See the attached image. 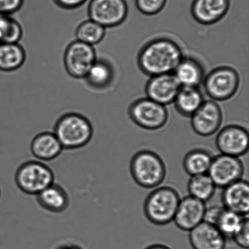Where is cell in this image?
I'll list each match as a JSON object with an SVG mask.
<instances>
[{
	"label": "cell",
	"mask_w": 249,
	"mask_h": 249,
	"mask_svg": "<svg viewBox=\"0 0 249 249\" xmlns=\"http://www.w3.org/2000/svg\"><path fill=\"white\" fill-rule=\"evenodd\" d=\"M184 57L181 46L173 39L160 36L149 40L139 50L137 63L148 76L173 73Z\"/></svg>",
	"instance_id": "6da1fadb"
},
{
	"label": "cell",
	"mask_w": 249,
	"mask_h": 249,
	"mask_svg": "<svg viewBox=\"0 0 249 249\" xmlns=\"http://www.w3.org/2000/svg\"><path fill=\"white\" fill-rule=\"evenodd\" d=\"M53 133L63 150H77L86 146L91 141L94 128L89 119L81 114L68 113L56 122Z\"/></svg>",
	"instance_id": "7a4b0ae2"
},
{
	"label": "cell",
	"mask_w": 249,
	"mask_h": 249,
	"mask_svg": "<svg viewBox=\"0 0 249 249\" xmlns=\"http://www.w3.org/2000/svg\"><path fill=\"white\" fill-rule=\"evenodd\" d=\"M129 170L134 182L146 189L160 187L167 176L164 161L153 151H139L132 157Z\"/></svg>",
	"instance_id": "3957f363"
},
{
	"label": "cell",
	"mask_w": 249,
	"mask_h": 249,
	"mask_svg": "<svg viewBox=\"0 0 249 249\" xmlns=\"http://www.w3.org/2000/svg\"><path fill=\"white\" fill-rule=\"evenodd\" d=\"M179 192L170 186L156 188L146 196L144 214L151 223L165 226L174 220L180 201Z\"/></svg>",
	"instance_id": "277c9868"
},
{
	"label": "cell",
	"mask_w": 249,
	"mask_h": 249,
	"mask_svg": "<svg viewBox=\"0 0 249 249\" xmlns=\"http://www.w3.org/2000/svg\"><path fill=\"white\" fill-rule=\"evenodd\" d=\"M50 167L40 161L29 160L17 169L15 180L17 187L27 195H36L54 182Z\"/></svg>",
	"instance_id": "5b68a950"
},
{
	"label": "cell",
	"mask_w": 249,
	"mask_h": 249,
	"mask_svg": "<svg viewBox=\"0 0 249 249\" xmlns=\"http://www.w3.org/2000/svg\"><path fill=\"white\" fill-rule=\"evenodd\" d=\"M240 75L235 68L223 66L214 68L204 77V88L213 101L223 102L232 98L240 86Z\"/></svg>",
	"instance_id": "8992f818"
},
{
	"label": "cell",
	"mask_w": 249,
	"mask_h": 249,
	"mask_svg": "<svg viewBox=\"0 0 249 249\" xmlns=\"http://www.w3.org/2000/svg\"><path fill=\"white\" fill-rule=\"evenodd\" d=\"M128 115L137 125L149 131L162 128L169 119L165 106L148 97L139 98L132 102L129 107Z\"/></svg>",
	"instance_id": "52a82bcc"
},
{
	"label": "cell",
	"mask_w": 249,
	"mask_h": 249,
	"mask_svg": "<svg viewBox=\"0 0 249 249\" xmlns=\"http://www.w3.org/2000/svg\"><path fill=\"white\" fill-rule=\"evenodd\" d=\"M97 59L94 46L75 40L66 48L63 63L66 71L74 79H84Z\"/></svg>",
	"instance_id": "ba28073f"
},
{
	"label": "cell",
	"mask_w": 249,
	"mask_h": 249,
	"mask_svg": "<svg viewBox=\"0 0 249 249\" xmlns=\"http://www.w3.org/2000/svg\"><path fill=\"white\" fill-rule=\"evenodd\" d=\"M128 11L126 0H91L88 7L89 18L106 29L121 25Z\"/></svg>",
	"instance_id": "9c48e42d"
},
{
	"label": "cell",
	"mask_w": 249,
	"mask_h": 249,
	"mask_svg": "<svg viewBox=\"0 0 249 249\" xmlns=\"http://www.w3.org/2000/svg\"><path fill=\"white\" fill-rule=\"evenodd\" d=\"M245 171L240 158L220 154L213 157L207 174L216 187L224 189L242 179Z\"/></svg>",
	"instance_id": "30bf717a"
},
{
	"label": "cell",
	"mask_w": 249,
	"mask_h": 249,
	"mask_svg": "<svg viewBox=\"0 0 249 249\" xmlns=\"http://www.w3.org/2000/svg\"><path fill=\"white\" fill-rule=\"evenodd\" d=\"M223 121L221 107L213 100L204 101L191 117L193 129L199 136L209 137L219 131Z\"/></svg>",
	"instance_id": "8fae6325"
},
{
	"label": "cell",
	"mask_w": 249,
	"mask_h": 249,
	"mask_svg": "<svg viewBox=\"0 0 249 249\" xmlns=\"http://www.w3.org/2000/svg\"><path fill=\"white\" fill-rule=\"evenodd\" d=\"M249 132L239 124H229L217 134L216 145L221 154L240 158L248 152Z\"/></svg>",
	"instance_id": "7c38bea8"
},
{
	"label": "cell",
	"mask_w": 249,
	"mask_h": 249,
	"mask_svg": "<svg viewBox=\"0 0 249 249\" xmlns=\"http://www.w3.org/2000/svg\"><path fill=\"white\" fill-rule=\"evenodd\" d=\"M181 85L173 73L151 76L145 85L148 98L157 103L167 106L174 102Z\"/></svg>",
	"instance_id": "4fadbf2b"
},
{
	"label": "cell",
	"mask_w": 249,
	"mask_h": 249,
	"mask_svg": "<svg viewBox=\"0 0 249 249\" xmlns=\"http://www.w3.org/2000/svg\"><path fill=\"white\" fill-rule=\"evenodd\" d=\"M206 202L191 196L180 199L174 220L180 230L190 231L204 220Z\"/></svg>",
	"instance_id": "5bb4252c"
},
{
	"label": "cell",
	"mask_w": 249,
	"mask_h": 249,
	"mask_svg": "<svg viewBox=\"0 0 249 249\" xmlns=\"http://www.w3.org/2000/svg\"><path fill=\"white\" fill-rule=\"evenodd\" d=\"M230 7L231 0H193L191 13L197 23L213 25L226 16Z\"/></svg>",
	"instance_id": "9a60e30c"
},
{
	"label": "cell",
	"mask_w": 249,
	"mask_h": 249,
	"mask_svg": "<svg viewBox=\"0 0 249 249\" xmlns=\"http://www.w3.org/2000/svg\"><path fill=\"white\" fill-rule=\"evenodd\" d=\"M245 217L224 207L213 206L207 209L204 221L215 226L228 240L232 239Z\"/></svg>",
	"instance_id": "2e32d148"
},
{
	"label": "cell",
	"mask_w": 249,
	"mask_h": 249,
	"mask_svg": "<svg viewBox=\"0 0 249 249\" xmlns=\"http://www.w3.org/2000/svg\"><path fill=\"white\" fill-rule=\"evenodd\" d=\"M221 199L224 208L242 216H248L249 211V184L241 179L223 189Z\"/></svg>",
	"instance_id": "e0dca14e"
},
{
	"label": "cell",
	"mask_w": 249,
	"mask_h": 249,
	"mask_svg": "<svg viewBox=\"0 0 249 249\" xmlns=\"http://www.w3.org/2000/svg\"><path fill=\"white\" fill-rule=\"evenodd\" d=\"M189 240L194 249H225L227 239L212 224L203 221L189 231Z\"/></svg>",
	"instance_id": "ac0fdd59"
},
{
	"label": "cell",
	"mask_w": 249,
	"mask_h": 249,
	"mask_svg": "<svg viewBox=\"0 0 249 249\" xmlns=\"http://www.w3.org/2000/svg\"><path fill=\"white\" fill-rule=\"evenodd\" d=\"M36 196L38 204L51 213H62L70 206V199L67 190L55 182Z\"/></svg>",
	"instance_id": "d6986e66"
},
{
	"label": "cell",
	"mask_w": 249,
	"mask_h": 249,
	"mask_svg": "<svg viewBox=\"0 0 249 249\" xmlns=\"http://www.w3.org/2000/svg\"><path fill=\"white\" fill-rule=\"evenodd\" d=\"M63 148L53 133L45 131L39 133L32 141L31 150L36 159L41 161L55 160Z\"/></svg>",
	"instance_id": "ffe728a7"
},
{
	"label": "cell",
	"mask_w": 249,
	"mask_h": 249,
	"mask_svg": "<svg viewBox=\"0 0 249 249\" xmlns=\"http://www.w3.org/2000/svg\"><path fill=\"white\" fill-rule=\"evenodd\" d=\"M173 74L182 87H199L204 81L205 69L197 58L184 57Z\"/></svg>",
	"instance_id": "44dd1931"
},
{
	"label": "cell",
	"mask_w": 249,
	"mask_h": 249,
	"mask_svg": "<svg viewBox=\"0 0 249 249\" xmlns=\"http://www.w3.org/2000/svg\"><path fill=\"white\" fill-rule=\"evenodd\" d=\"M204 101L199 87H182L174 101L176 110L185 118H191Z\"/></svg>",
	"instance_id": "7402d4cb"
},
{
	"label": "cell",
	"mask_w": 249,
	"mask_h": 249,
	"mask_svg": "<svg viewBox=\"0 0 249 249\" xmlns=\"http://www.w3.org/2000/svg\"><path fill=\"white\" fill-rule=\"evenodd\" d=\"M115 72L110 62L97 58L84 78L89 87L96 89H103L108 87L114 79Z\"/></svg>",
	"instance_id": "603a6c76"
},
{
	"label": "cell",
	"mask_w": 249,
	"mask_h": 249,
	"mask_svg": "<svg viewBox=\"0 0 249 249\" xmlns=\"http://www.w3.org/2000/svg\"><path fill=\"white\" fill-rule=\"evenodd\" d=\"M213 156L204 148H195L190 150L183 160V167L190 177L207 174Z\"/></svg>",
	"instance_id": "cb8c5ba5"
},
{
	"label": "cell",
	"mask_w": 249,
	"mask_h": 249,
	"mask_svg": "<svg viewBox=\"0 0 249 249\" xmlns=\"http://www.w3.org/2000/svg\"><path fill=\"white\" fill-rule=\"evenodd\" d=\"M26 59L24 48L18 43H0V71L12 72L19 69Z\"/></svg>",
	"instance_id": "d4e9b609"
},
{
	"label": "cell",
	"mask_w": 249,
	"mask_h": 249,
	"mask_svg": "<svg viewBox=\"0 0 249 249\" xmlns=\"http://www.w3.org/2000/svg\"><path fill=\"white\" fill-rule=\"evenodd\" d=\"M216 188L208 174L191 177L187 185L190 196L204 202L212 199L215 193Z\"/></svg>",
	"instance_id": "484cf974"
},
{
	"label": "cell",
	"mask_w": 249,
	"mask_h": 249,
	"mask_svg": "<svg viewBox=\"0 0 249 249\" xmlns=\"http://www.w3.org/2000/svg\"><path fill=\"white\" fill-rule=\"evenodd\" d=\"M106 28L91 19L83 21L75 31L77 40L94 46L101 42L106 35Z\"/></svg>",
	"instance_id": "4316f807"
},
{
	"label": "cell",
	"mask_w": 249,
	"mask_h": 249,
	"mask_svg": "<svg viewBox=\"0 0 249 249\" xmlns=\"http://www.w3.org/2000/svg\"><path fill=\"white\" fill-rule=\"evenodd\" d=\"M23 35L21 24L11 16L0 14V43H17Z\"/></svg>",
	"instance_id": "83f0119b"
},
{
	"label": "cell",
	"mask_w": 249,
	"mask_h": 249,
	"mask_svg": "<svg viewBox=\"0 0 249 249\" xmlns=\"http://www.w3.org/2000/svg\"><path fill=\"white\" fill-rule=\"evenodd\" d=\"M168 0H135L137 9L141 13L148 16L160 14L165 8Z\"/></svg>",
	"instance_id": "f1b7e54d"
},
{
	"label": "cell",
	"mask_w": 249,
	"mask_h": 249,
	"mask_svg": "<svg viewBox=\"0 0 249 249\" xmlns=\"http://www.w3.org/2000/svg\"><path fill=\"white\" fill-rule=\"evenodd\" d=\"M239 247L243 249L249 248V218L245 216L240 229L236 231L232 239Z\"/></svg>",
	"instance_id": "f546056e"
},
{
	"label": "cell",
	"mask_w": 249,
	"mask_h": 249,
	"mask_svg": "<svg viewBox=\"0 0 249 249\" xmlns=\"http://www.w3.org/2000/svg\"><path fill=\"white\" fill-rule=\"evenodd\" d=\"M24 0H0V14L11 15L21 9Z\"/></svg>",
	"instance_id": "4dcf8cb0"
},
{
	"label": "cell",
	"mask_w": 249,
	"mask_h": 249,
	"mask_svg": "<svg viewBox=\"0 0 249 249\" xmlns=\"http://www.w3.org/2000/svg\"><path fill=\"white\" fill-rule=\"evenodd\" d=\"M55 4L61 9L74 10L79 8L86 3L88 0H53Z\"/></svg>",
	"instance_id": "1f68e13d"
},
{
	"label": "cell",
	"mask_w": 249,
	"mask_h": 249,
	"mask_svg": "<svg viewBox=\"0 0 249 249\" xmlns=\"http://www.w3.org/2000/svg\"><path fill=\"white\" fill-rule=\"evenodd\" d=\"M57 249H83L79 246L76 245H72V244H70V245H64L60 246Z\"/></svg>",
	"instance_id": "d6a6232c"
},
{
	"label": "cell",
	"mask_w": 249,
	"mask_h": 249,
	"mask_svg": "<svg viewBox=\"0 0 249 249\" xmlns=\"http://www.w3.org/2000/svg\"><path fill=\"white\" fill-rule=\"evenodd\" d=\"M145 249H171L168 246L160 245V244H155V245H151Z\"/></svg>",
	"instance_id": "836d02e7"
},
{
	"label": "cell",
	"mask_w": 249,
	"mask_h": 249,
	"mask_svg": "<svg viewBox=\"0 0 249 249\" xmlns=\"http://www.w3.org/2000/svg\"><path fill=\"white\" fill-rule=\"evenodd\" d=\"M1 189H0V197H1Z\"/></svg>",
	"instance_id": "e575fe53"
}]
</instances>
